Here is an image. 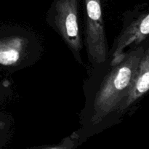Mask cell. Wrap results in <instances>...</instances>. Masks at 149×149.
<instances>
[{"mask_svg":"<svg viewBox=\"0 0 149 149\" xmlns=\"http://www.w3.org/2000/svg\"><path fill=\"white\" fill-rule=\"evenodd\" d=\"M146 46V40L125 52L116 62L111 58L95 67L86 87V101L77 130L83 142L116 122Z\"/></svg>","mask_w":149,"mask_h":149,"instance_id":"cell-1","label":"cell"},{"mask_svg":"<svg viewBox=\"0 0 149 149\" xmlns=\"http://www.w3.org/2000/svg\"><path fill=\"white\" fill-rule=\"evenodd\" d=\"M86 8L85 45L88 59L93 67L107 62L110 58L105 31L100 0H84Z\"/></svg>","mask_w":149,"mask_h":149,"instance_id":"cell-2","label":"cell"},{"mask_svg":"<svg viewBox=\"0 0 149 149\" xmlns=\"http://www.w3.org/2000/svg\"><path fill=\"white\" fill-rule=\"evenodd\" d=\"M51 26L61 36L77 62L82 64L81 52L83 42L79 21L77 0H57Z\"/></svg>","mask_w":149,"mask_h":149,"instance_id":"cell-3","label":"cell"},{"mask_svg":"<svg viewBox=\"0 0 149 149\" xmlns=\"http://www.w3.org/2000/svg\"><path fill=\"white\" fill-rule=\"evenodd\" d=\"M34 38L28 33L0 34V66L14 68L29 63V58L34 55L36 48Z\"/></svg>","mask_w":149,"mask_h":149,"instance_id":"cell-4","label":"cell"},{"mask_svg":"<svg viewBox=\"0 0 149 149\" xmlns=\"http://www.w3.org/2000/svg\"><path fill=\"white\" fill-rule=\"evenodd\" d=\"M149 38V12L131 22L122 30L113 42L111 49L112 62L119 61L127 47L135 48Z\"/></svg>","mask_w":149,"mask_h":149,"instance_id":"cell-5","label":"cell"},{"mask_svg":"<svg viewBox=\"0 0 149 149\" xmlns=\"http://www.w3.org/2000/svg\"><path fill=\"white\" fill-rule=\"evenodd\" d=\"M149 94V38L132 84L118 113V119L144 95Z\"/></svg>","mask_w":149,"mask_h":149,"instance_id":"cell-6","label":"cell"},{"mask_svg":"<svg viewBox=\"0 0 149 149\" xmlns=\"http://www.w3.org/2000/svg\"><path fill=\"white\" fill-rule=\"evenodd\" d=\"M83 143L84 142L81 140L79 134L77 131L63 139L61 143L57 145L33 147L29 149H77V147L79 146Z\"/></svg>","mask_w":149,"mask_h":149,"instance_id":"cell-7","label":"cell"},{"mask_svg":"<svg viewBox=\"0 0 149 149\" xmlns=\"http://www.w3.org/2000/svg\"><path fill=\"white\" fill-rule=\"evenodd\" d=\"M7 127L6 122L0 121V147L3 146L7 141V135L8 132L7 130H2Z\"/></svg>","mask_w":149,"mask_h":149,"instance_id":"cell-8","label":"cell"},{"mask_svg":"<svg viewBox=\"0 0 149 149\" xmlns=\"http://www.w3.org/2000/svg\"><path fill=\"white\" fill-rule=\"evenodd\" d=\"M8 95V88L0 82V103Z\"/></svg>","mask_w":149,"mask_h":149,"instance_id":"cell-9","label":"cell"}]
</instances>
